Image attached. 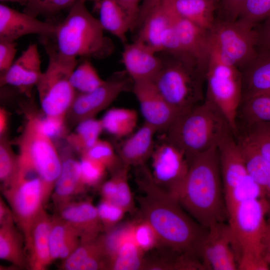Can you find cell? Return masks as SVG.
<instances>
[{
	"label": "cell",
	"instance_id": "cell-16",
	"mask_svg": "<svg viewBox=\"0 0 270 270\" xmlns=\"http://www.w3.org/2000/svg\"><path fill=\"white\" fill-rule=\"evenodd\" d=\"M132 90L139 102L144 122L158 132H166L179 114L164 98L152 81L133 82Z\"/></svg>",
	"mask_w": 270,
	"mask_h": 270
},
{
	"label": "cell",
	"instance_id": "cell-42",
	"mask_svg": "<svg viewBox=\"0 0 270 270\" xmlns=\"http://www.w3.org/2000/svg\"><path fill=\"white\" fill-rule=\"evenodd\" d=\"M78 0H27L23 12L34 17L43 16L49 18L68 8Z\"/></svg>",
	"mask_w": 270,
	"mask_h": 270
},
{
	"label": "cell",
	"instance_id": "cell-9",
	"mask_svg": "<svg viewBox=\"0 0 270 270\" xmlns=\"http://www.w3.org/2000/svg\"><path fill=\"white\" fill-rule=\"evenodd\" d=\"M240 20H216L208 30L210 50L224 62L242 70L258 54V32Z\"/></svg>",
	"mask_w": 270,
	"mask_h": 270
},
{
	"label": "cell",
	"instance_id": "cell-36",
	"mask_svg": "<svg viewBox=\"0 0 270 270\" xmlns=\"http://www.w3.org/2000/svg\"><path fill=\"white\" fill-rule=\"evenodd\" d=\"M238 140L242 148L248 174L262 191H266L270 195V162L247 144Z\"/></svg>",
	"mask_w": 270,
	"mask_h": 270
},
{
	"label": "cell",
	"instance_id": "cell-34",
	"mask_svg": "<svg viewBox=\"0 0 270 270\" xmlns=\"http://www.w3.org/2000/svg\"><path fill=\"white\" fill-rule=\"evenodd\" d=\"M102 131L100 120L95 118H88L79 122L74 131L66 136V140L69 147L81 156L100 139Z\"/></svg>",
	"mask_w": 270,
	"mask_h": 270
},
{
	"label": "cell",
	"instance_id": "cell-23",
	"mask_svg": "<svg viewBox=\"0 0 270 270\" xmlns=\"http://www.w3.org/2000/svg\"><path fill=\"white\" fill-rule=\"evenodd\" d=\"M52 222V216L44 209L32 228L25 244L28 269L45 270L52 262L49 242Z\"/></svg>",
	"mask_w": 270,
	"mask_h": 270
},
{
	"label": "cell",
	"instance_id": "cell-26",
	"mask_svg": "<svg viewBox=\"0 0 270 270\" xmlns=\"http://www.w3.org/2000/svg\"><path fill=\"white\" fill-rule=\"evenodd\" d=\"M62 158L61 171L50 198L56 210L86 188L82 180L80 160L70 156Z\"/></svg>",
	"mask_w": 270,
	"mask_h": 270
},
{
	"label": "cell",
	"instance_id": "cell-18",
	"mask_svg": "<svg viewBox=\"0 0 270 270\" xmlns=\"http://www.w3.org/2000/svg\"><path fill=\"white\" fill-rule=\"evenodd\" d=\"M38 46L30 44L4 74L0 76V86H10L27 97H32L42 72Z\"/></svg>",
	"mask_w": 270,
	"mask_h": 270
},
{
	"label": "cell",
	"instance_id": "cell-14",
	"mask_svg": "<svg viewBox=\"0 0 270 270\" xmlns=\"http://www.w3.org/2000/svg\"><path fill=\"white\" fill-rule=\"evenodd\" d=\"M151 172L154 182L174 196L184 182L190 164L184 152L164 136L155 145Z\"/></svg>",
	"mask_w": 270,
	"mask_h": 270
},
{
	"label": "cell",
	"instance_id": "cell-37",
	"mask_svg": "<svg viewBox=\"0 0 270 270\" xmlns=\"http://www.w3.org/2000/svg\"><path fill=\"white\" fill-rule=\"evenodd\" d=\"M20 170L19 157L14 150L7 134L0 137V182L1 190L9 186Z\"/></svg>",
	"mask_w": 270,
	"mask_h": 270
},
{
	"label": "cell",
	"instance_id": "cell-8",
	"mask_svg": "<svg viewBox=\"0 0 270 270\" xmlns=\"http://www.w3.org/2000/svg\"><path fill=\"white\" fill-rule=\"evenodd\" d=\"M160 54L162 65L152 82L164 98L179 114L202 103L206 72L190 60Z\"/></svg>",
	"mask_w": 270,
	"mask_h": 270
},
{
	"label": "cell",
	"instance_id": "cell-38",
	"mask_svg": "<svg viewBox=\"0 0 270 270\" xmlns=\"http://www.w3.org/2000/svg\"><path fill=\"white\" fill-rule=\"evenodd\" d=\"M105 80L100 76L90 60L83 58L73 70L70 82L76 92H91L104 84Z\"/></svg>",
	"mask_w": 270,
	"mask_h": 270
},
{
	"label": "cell",
	"instance_id": "cell-10",
	"mask_svg": "<svg viewBox=\"0 0 270 270\" xmlns=\"http://www.w3.org/2000/svg\"><path fill=\"white\" fill-rule=\"evenodd\" d=\"M206 84L205 98L222 113L236 136V118L242 96L240 70L224 62L211 50Z\"/></svg>",
	"mask_w": 270,
	"mask_h": 270
},
{
	"label": "cell",
	"instance_id": "cell-40",
	"mask_svg": "<svg viewBox=\"0 0 270 270\" xmlns=\"http://www.w3.org/2000/svg\"><path fill=\"white\" fill-rule=\"evenodd\" d=\"M82 155L86 156L102 164L110 175L124 166L112 144L101 139Z\"/></svg>",
	"mask_w": 270,
	"mask_h": 270
},
{
	"label": "cell",
	"instance_id": "cell-39",
	"mask_svg": "<svg viewBox=\"0 0 270 270\" xmlns=\"http://www.w3.org/2000/svg\"><path fill=\"white\" fill-rule=\"evenodd\" d=\"M236 137L270 162V122L249 126L239 132Z\"/></svg>",
	"mask_w": 270,
	"mask_h": 270
},
{
	"label": "cell",
	"instance_id": "cell-44",
	"mask_svg": "<svg viewBox=\"0 0 270 270\" xmlns=\"http://www.w3.org/2000/svg\"><path fill=\"white\" fill-rule=\"evenodd\" d=\"M82 177L86 188H99L108 172L100 162L85 155L80 160Z\"/></svg>",
	"mask_w": 270,
	"mask_h": 270
},
{
	"label": "cell",
	"instance_id": "cell-5",
	"mask_svg": "<svg viewBox=\"0 0 270 270\" xmlns=\"http://www.w3.org/2000/svg\"><path fill=\"white\" fill-rule=\"evenodd\" d=\"M27 115L22 132L15 142L18 150L19 172L41 180L46 204L60 174L62 158L44 119L33 114Z\"/></svg>",
	"mask_w": 270,
	"mask_h": 270
},
{
	"label": "cell",
	"instance_id": "cell-55",
	"mask_svg": "<svg viewBox=\"0 0 270 270\" xmlns=\"http://www.w3.org/2000/svg\"><path fill=\"white\" fill-rule=\"evenodd\" d=\"M84 1L85 2H87V1H90V2H94L95 4H97L98 2L100 0H82Z\"/></svg>",
	"mask_w": 270,
	"mask_h": 270
},
{
	"label": "cell",
	"instance_id": "cell-43",
	"mask_svg": "<svg viewBox=\"0 0 270 270\" xmlns=\"http://www.w3.org/2000/svg\"><path fill=\"white\" fill-rule=\"evenodd\" d=\"M130 168L124 166L112 174L116 180L117 192L113 202L124 208L126 213L133 214L136 212L135 198L132 192L128 180Z\"/></svg>",
	"mask_w": 270,
	"mask_h": 270
},
{
	"label": "cell",
	"instance_id": "cell-22",
	"mask_svg": "<svg viewBox=\"0 0 270 270\" xmlns=\"http://www.w3.org/2000/svg\"><path fill=\"white\" fill-rule=\"evenodd\" d=\"M56 211L60 218L80 231L82 242L94 240L104 232L96 206L90 200H72Z\"/></svg>",
	"mask_w": 270,
	"mask_h": 270
},
{
	"label": "cell",
	"instance_id": "cell-4",
	"mask_svg": "<svg viewBox=\"0 0 270 270\" xmlns=\"http://www.w3.org/2000/svg\"><path fill=\"white\" fill-rule=\"evenodd\" d=\"M85 2L78 0L64 19L58 23L54 43L59 53L68 58H106L114 52V44L104 35L98 18L90 14Z\"/></svg>",
	"mask_w": 270,
	"mask_h": 270
},
{
	"label": "cell",
	"instance_id": "cell-45",
	"mask_svg": "<svg viewBox=\"0 0 270 270\" xmlns=\"http://www.w3.org/2000/svg\"><path fill=\"white\" fill-rule=\"evenodd\" d=\"M96 208L104 233L118 226L126 213L117 204L102 198L96 206Z\"/></svg>",
	"mask_w": 270,
	"mask_h": 270
},
{
	"label": "cell",
	"instance_id": "cell-13",
	"mask_svg": "<svg viewBox=\"0 0 270 270\" xmlns=\"http://www.w3.org/2000/svg\"><path fill=\"white\" fill-rule=\"evenodd\" d=\"M128 77L118 72L106 80L97 88L88 92H76L67 112L64 127H75L79 122L96 115L108 106L122 92L130 86Z\"/></svg>",
	"mask_w": 270,
	"mask_h": 270
},
{
	"label": "cell",
	"instance_id": "cell-52",
	"mask_svg": "<svg viewBox=\"0 0 270 270\" xmlns=\"http://www.w3.org/2000/svg\"><path fill=\"white\" fill-rule=\"evenodd\" d=\"M172 0H144L140 6L138 17L142 16L150 9L160 4Z\"/></svg>",
	"mask_w": 270,
	"mask_h": 270
},
{
	"label": "cell",
	"instance_id": "cell-6",
	"mask_svg": "<svg viewBox=\"0 0 270 270\" xmlns=\"http://www.w3.org/2000/svg\"><path fill=\"white\" fill-rule=\"evenodd\" d=\"M258 198H246L228 214L238 270L267 268L264 256V241L268 228L264 222L266 206Z\"/></svg>",
	"mask_w": 270,
	"mask_h": 270
},
{
	"label": "cell",
	"instance_id": "cell-53",
	"mask_svg": "<svg viewBox=\"0 0 270 270\" xmlns=\"http://www.w3.org/2000/svg\"><path fill=\"white\" fill-rule=\"evenodd\" d=\"M9 122V114L4 108H0V137L6 135Z\"/></svg>",
	"mask_w": 270,
	"mask_h": 270
},
{
	"label": "cell",
	"instance_id": "cell-3",
	"mask_svg": "<svg viewBox=\"0 0 270 270\" xmlns=\"http://www.w3.org/2000/svg\"><path fill=\"white\" fill-rule=\"evenodd\" d=\"M232 132L222 113L205 98L200 104L180 114L164 136L184 152L190 164L198 155L217 146Z\"/></svg>",
	"mask_w": 270,
	"mask_h": 270
},
{
	"label": "cell",
	"instance_id": "cell-31",
	"mask_svg": "<svg viewBox=\"0 0 270 270\" xmlns=\"http://www.w3.org/2000/svg\"><path fill=\"white\" fill-rule=\"evenodd\" d=\"M0 258L18 268H28L24 237L15 223L0 226Z\"/></svg>",
	"mask_w": 270,
	"mask_h": 270
},
{
	"label": "cell",
	"instance_id": "cell-21",
	"mask_svg": "<svg viewBox=\"0 0 270 270\" xmlns=\"http://www.w3.org/2000/svg\"><path fill=\"white\" fill-rule=\"evenodd\" d=\"M177 18L168 2L155 6L138 20L136 38L160 53L164 36Z\"/></svg>",
	"mask_w": 270,
	"mask_h": 270
},
{
	"label": "cell",
	"instance_id": "cell-17",
	"mask_svg": "<svg viewBox=\"0 0 270 270\" xmlns=\"http://www.w3.org/2000/svg\"><path fill=\"white\" fill-rule=\"evenodd\" d=\"M57 24L41 21L24 12H20L4 4H0V40L16 42L28 34L54 38Z\"/></svg>",
	"mask_w": 270,
	"mask_h": 270
},
{
	"label": "cell",
	"instance_id": "cell-35",
	"mask_svg": "<svg viewBox=\"0 0 270 270\" xmlns=\"http://www.w3.org/2000/svg\"><path fill=\"white\" fill-rule=\"evenodd\" d=\"M166 248L164 255L146 258L144 270H204L200 260Z\"/></svg>",
	"mask_w": 270,
	"mask_h": 270
},
{
	"label": "cell",
	"instance_id": "cell-2",
	"mask_svg": "<svg viewBox=\"0 0 270 270\" xmlns=\"http://www.w3.org/2000/svg\"><path fill=\"white\" fill-rule=\"evenodd\" d=\"M174 196L206 228L228 220L217 146L191 160L185 179Z\"/></svg>",
	"mask_w": 270,
	"mask_h": 270
},
{
	"label": "cell",
	"instance_id": "cell-56",
	"mask_svg": "<svg viewBox=\"0 0 270 270\" xmlns=\"http://www.w3.org/2000/svg\"><path fill=\"white\" fill-rule=\"evenodd\" d=\"M210 0L214 2L216 4L218 2L220 1H221V0Z\"/></svg>",
	"mask_w": 270,
	"mask_h": 270
},
{
	"label": "cell",
	"instance_id": "cell-30",
	"mask_svg": "<svg viewBox=\"0 0 270 270\" xmlns=\"http://www.w3.org/2000/svg\"><path fill=\"white\" fill-rule=\"evenodd\" d=\"M174 14L209 30L216 19V4L210 0H174L167 2Z\"/></svg>",
	"mask_w": 270,
	"mask_h": 270
},
{
	"label": "cell",
	"instance_id": "cell-15",
	"mask_svg": "<svg viewBox=\"0 0 270 270\" xmlns=\"http://www.w3.org/2000/svg\"><path fill=\"white\" fill-rule=\"evenodd\" d=\"M200 260L204 270H236L238 263L228 223L220 222L208 228Z\"/></svg>",
	"mask_w": 270,
	"mask_h": 270
},
{
	"label": "cell",
	"instance_id": "cell-11",
	"mask_svg": "<svg viewBox=\"0 0 270 270\" xmlns=\"http://www.w3.org/2000/svg\"><path fill=\"white\" fill-rule=\"evenodd\" d=\"M227 212L238 202L257 196L258 186L248 174L239 142L232 132L217 146Z\"/></svg>",
	"mask_w": 270,
	"mask_h": 270
},
{
	"label": "cell",
	"instance_id": "cell-47",
	"mask_svg": "<svg viewBox=\"0 0 270 270\" xmlns=\"http://www.w3.org/2000/svg\"><path fill=\"white\" fill-rule=\"evenodd\" d=\"M16 42L0 40V76L10 68L17 52Z\"/></svg>",
	"mask_w": 270,
	"mask_h": 270
},
{
	"label": "cell",
	"instance_id": "cell-12",
	"mask_svg": "<svg viewBox=\"0 0 270 270\" xmlns=\"http://www.w3.org/2000/svg\"><path fill=\"white\" fill-rule=\"evenodd\" d=\"M2 192L26 243L34 222L46 204L42 182L38 176L18 173L15 180Z\"/></svg>",
	"mask_w": 270,
	"mask_h": 270
},
{
	"label": "cell",
	"instance_id": "cell-24",
	"mask_svg": "<svg viewBox=\"0 0 270 270\" xmlns=\"http://www.w3.org/2000/svg\"><path fill=\"white\" fill-rule=\"evenodd\" d=\"M62 261L60 266L62 270H109L110 257L104 234L94 240L82 242Z\"/></svg>",
	"mask_w": 270,
	"mask_h": 270
},
{
	"label": "cell",
	"instance_id": "cell-51",
	"mask_svg": "<svg viewBox=\"0 0 270 270\" xmlns=\"http://www.w3.org/2000/svg\"><path fill=\"white\" fill-rule=\"evenodd\" d=\"M12 223H15L12 211L4 198L0 196V226Z\"/></svg>",
	"mask_w": 270,
	"mask_h": 270
},
{
	"label": "cell",
	"instance_id": "cell-29",
	"mask_svg": "<svg viewBox=\"0 0 270 270\" xmlns=\"http://www.w3.org/2000/svg\"><path fill=\"white\" fill-rule=\"evenodd\" d=\"M95 8L99 12L98 20L104 30L124 44L127 43L126 34L133 30L134 24L123 6L118 0H101Z\"/></svg>",
	"mask_w": 270,
	"mask_h": 270
},
{
	"label": "cell",
	"instance_id": "cell-57",
	"mask_svg": "<svg viewBox=\"0 0 270 270\" xmlns=\"http://www.w3.org/2000/svg\"></svg>",
	"mask_w": 270,
	"mask_h": 270
},
{
	"label": "cell",
	"instance_id": "cell-54",
	"mask_svg": "<svg viewBox=\"0 0 270 270\" xmlns=\"http://www.w3.org/2000/svg\"><path fill=\"white\" fill-rule=\"evenodd\" d=\"M1 2H16L24 6L26 4L27 0H0Z\"/></svg>",
	"mask_w": 270,
	"mask_h": 270
},
{
	"label": "cell",
	"instance_id": "cell-7",
	"mask_svg": "<svg viewBox=\"0 0 270 270\" xmlns=\"http://www.w3.org/2000/svg\"><path fill=\"white\" fill-rule=\"evenodd\" d=\"M40 40L48 57V66L36 87L40 106L46 120L64 128L66 115L76 94L70 78L78 61L60 54L53 38Z\"/></svg>",
	"mask_w": 270,
	"mask_h": 270
},
{
	"label": "cell",
	"instance_id": "cell-50",
	"mask_svg": "<svg viewBox=\"0 0 270 270\" xmlns=\"http://www.w3.org/2000/svg\"><path fill=\"white\" fill-rule=\"evenodd\" d=\"M128 14L134 24V29L136 24L142 0H118Z\"/></svg>",
	"mask_w": 270,
	"mask_h": 270
},
{
	"label": "cell",
	"instance_id": "cell-49",
	"mask_svg": "<svg viewBox=\"0 0 270 270\" xmlns=\"http://www.w3.org/2000/svg\"><path fill=\"white\" fill-rule=\"evenodd\" d=\"M258 32V52L270 50V16Z\"/></svg>",
	"mask_w": 270,
	"mask_h": 270
},
{
	"label": "cell",
	"instance_id": "cell-33",
	"mask_svg": "<svg viewBox=\"0 0 270 270\" xmlns=\"http://www.w3.org/2000/svg\"><path fill=\"white\" fill-rule=\"evenodd\" d=\"M138 118L137 112L134 110L115 108L106 112L100 120L104 131L120 138L132 134Z\"/></svg>",
	"mask_w": 270,
	"mask_h": 270
},
{
	"label": "cell",
	"instance_id": "cell-1",
	"mask_svg": "<svg viewBox=\"0 0 270 270\" xmlns=\"http://www.w3.org/2000/svg\"><path fill=\"white\" fill-rule=\"evenodd\" d=\"M136 168L135 181L140 192L135 198L138 204V216L154 228L160 248L200 260L208 228L194 219L174 196L154 182L146 164Z\"/></svg>",
	"mask_w": 270,
	"mask_h": 270
},
{
	"label": "cell",
	"instance_id": "cell-48",
	"mask_svg": "<svg viewBox=\"0 0 270 270\" xmlns=\"http://www.w3.org/2000/svg\"><path fill=\"white\" fill-rule=\"evenodd\" d=\"M247 0H221V8L224 19L235 20L238 19Z\"/></svg>",
	"mask_w": 270,
	"mask_h": 270
},
{
	"label": "cell",
	"instance_id": "cell-25",
	"mask_svg": "<svg viewBox=\"0 0 270 270\" xmlns=\"http://www.w3.org/2000/svg\"><path fill=\"white\" fill-rule=\"evenodd\" d=\"M157 130L144 122L134 133L132 134L117 150L123 164L130 168L146 164L151 158L155 143L154 136Z\"/></svg>",
	"mask_w": 270,
	"mask_h": 270
},
{
	"label": "cell",
	"instance_id": "cell-46",
	"mask_svg": "<svg viewBox=\"0 0 270 270\" xmlns=\"http://www.w3.org/2000/svg\"><path fill=\"white\" fill-rule=\"evenodd\" d=\"M270 16V0H247L238 19L255 26Z\"/></svg>",
	"mask_w": 270,
	"mask_h": 270
},
{
	"label": "cell",
	"instance_id": "cell-27",
	"mask_svg": "<svg viewBox=\"0 0 270 270\" xmlns=\"http://www.w3.org/2000/svg\"><path fill=\"white\" fill-rule=\"evenodd\" d=\"M240 70L242 80V101L270 94V50L258 52L254 58Z\"/></svg>",
	"mask_w": 270,
	"mask_h": 270
},
{
	"label": "cell",
	"instance_id": "cell-32",
	"mask_svg": "<svg viewBox=\"0 0 270 270\" xmlns=\"http://www.w3.org/2000/svg\"><path fill=\"white\" fill-rule=\"evenodd\" d=\"M270 122V94L258 95L242 101L236 114L237 134L252 125Z\"/></svg>",
	"mask_w": 270,
	"mask_h": 270
},
{
	"label": "cell",
	"instance_id": "cell-28",
	"mask_svg": "<svg viewBox=\"0 0 270 270\" xmlns=\"http://www.w3.org/2000/svg\"><path fill=\"white\" fill-rule=\"evenodd\" d=\"M82 242L80 233L76 228L58 214L52 216L49 242L52 262L68 258Z\"/></svg>",
	"mask_w": 270,
	"mask_h": 270
},
{
	"label": "cell",
	"instance_id": "cell-19",
	"mask_svg": "<svg viewBox=\"0 0 270 270\" xmlns=\"http://www.w3.org/2000/svg\"><path fill=\"white\" fill-rule=\"evenodd\" d=\"M174 26L178 42V56L192 61L206 72L210 56L208 30L178 17Z\"/></svg>",
	"mask_w": 270,
	"mask_h": 270
},
{
	"label": "cell",
	"instance_id": "cell-41",
	"mask_svg": "<svg viewBox=\"0 0 270 270\" xmlns=\"http://www.w3.org/2000/svg\"><path fill=\"white\" fill-rule=\"evenodd\" d=\"M130 223L132 239L142 252L146 253L160 248L157 234L148 221L139 216Z\"/></svg>",
	"mask_w": 270,
	"mask_h": 270
},
{
	"label": "cell",
	"instance_id": "cell-20",
	"mask_svg": "<svg viewBox=\"0 0 270 270\" xmlns=\"http://www.w3.org/2000/svg\"><path fill=\"white\" fill-rule=\"evenodd\" d=\"M158 54L136 38L124 44L122 62L133 82L153 81L162 65V58Z\"/></svg>",
	"mask_w": 270,
	"mask_h": 270
}]
</instances>
